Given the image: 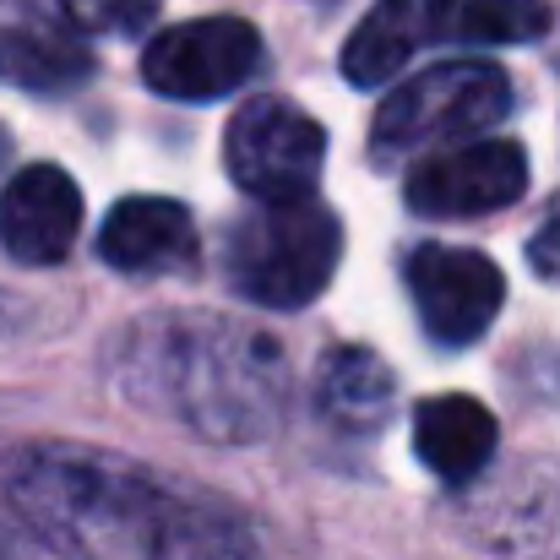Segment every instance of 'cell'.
<instances>
[{
  "label": "cell",
  "instance_id": "cell-9",
  "mask_svg": "<svg viewBox=\"0 0 560 560\" xmlns=\"http://www.w3.org/2000/svg\"><path fill=\"white\" fill-rule=\"evenodd\" d=\"M196 250H201L196 218L170 196H126L98 229V256L137 278L186 272Z\"/></svg>",
  "mask_w": 560,
  "mask_h": 560
},
{
  "label": "cell",
  "instance_id": "cell-6",
  "mask_svg": "<svg viewBox=\"0 0 560 560\" xmlns=\"http://www.w3.org/2000/svg\"><path fill=\"white\" fill-rule=\"evenodd\" d=\"M413 311L441 349H468L490 332L506 300V278L490 256L463 245H419L402 267Z\"/></svg>",
  "mask_w": 560,
  "mask_h": 560
},
{
  "label": "cell",
  "instance_id": "cell-17",
  "mask_svg": "<svg viewBox=\"0 0 560 560\" xmlns=\"http://www.w3.org/2000/svg\"><path fill=\"white\" fill-rule=\"evenodd\" d=\"M0 560H22V550H16V539L0 528Z\"/></svg>",
  "mask_w": 560,
  "mask_h": 560
},
{
  "label": "cell",
  "instance_id": "cell-4",
  "mask_svg": "<svg viewBox=\"0 0 560 560\" xmlns=\"http://www.w3.org/2000/svg\"><path fill=\"white\" fill-rule=\"evenodd\" d=\"M223 164L234 186L256 201H283V196H311L327 164V131L289 98H250L234 109L223 131Z\"/></svg>",
  "mask_w": 560,
  "mask_h": 560
},
{
  "label": "cell",
  "instance_id": "cell-18",
  "mask_svg": "<svg viewBox=\"0 0 560 560\" xmlns=\"http://www.w3.org/2000/svg\"><path fill=\"white\" fill-rule=\"evenodd\" d=\"M5 159H11V137L0 131V164H5Z\"/></svg>",
  "mask_w": 560,
  "mask_h": 560
},
{
  "label": "cell",
  "instance_id": "cell-8",
  "mask_svg": "<svg viewBox=\"0 0 560 560\" xmlns=\"http://www.w3.org/2000/svg\"><path fill=\"white\" fill-rule=\"evenodd\" d=\"M82 229V190L55 164H27L0 190V250L22 267H55Z\"/></svg>",
  "mask_w": 560,
  "mask_h": 560
},
{
  "label": "cell",
  "instance_id": "cell-12",
  "mask_svg": "<svg viewBox=\"0 0 560 560\" xmlns=\"http://www.w3.org/2000/svg\"><path fill=\"white\" fill-rule=\"evenodd\" d=\"M93 77V55L55 27H11L0 33V82L22 93H71Z\"/></svg>",
  "mask_w": 560,
  "mask_h": 560
},
{
  "label": "cell",
  "instance_id": "cell-13",
  "mask_svg": "<svg viewBox=\"0 0 560 560\" xmlns=\"http://www.w3.org/2000/svg\"><path fill=\"white\" fill-rule=\"evenodd\" d=\"M316 402L343 430H375V424H386V408H392V375L365 349H338L322 360Z\"/></svg>",
  "mask_w": 560,
  "mask_h": 560
},
{
  "label": "cell",
  "instance_id": "cell-11",
  "mask_svg": "<svg viewBox=\"0 0 560 560\" xmlns=\"http://www.w3.org/2000/svg\"><path fill=\"white\" fill-rule=\"evenodd\" d=\"M413 452L435 479L468 485L495 457V413L479 397H463V392L424 397L419 413H413Z\"/></svg>",
  "mask_w": 560,
  "mask_h": 560
},
{
  "label": "cell",
  "instance_id": "cell-10",
  "mask_svg": "<svg viewBox=\"0 0 560 560\" xmlns=\"http://www.w3.org/2000/svg\"><path fill=\"white\" fill-rule=\"evenodd\" d=\"M457 0H375L343 44V77L354 88L392 82L424 44H435L452 22Z\"/></svg>",
  "mask_w": 560,
  "mask_h": 560
},
{
  "label": "cell",
  "instance_id": "cell-2",
  "mask_svg": "<svg viewBox=\"0 0 560 560\" xmlns=\"http://www.w3.org/2000/svg\"><path fill=\"white\" fill-rule=\"evenodd\" d=\"M338 261H343V229L311 196L261 201L250 218L229 229V250H223L229 283L267 311L311 305L332 283Z\"/></svg>",
  "mask_w": 560,
  "mask_h": 560
},
{
  "label": "cell",
  "instance_id": "cell-5",
  "mask_svg": "<svg viewBox=\"0 0 560 560\" xmlns=\"http://www.w3.org/2000/svg\"><path fill=\"white\" fill-rule=\"evenodd\" d=\"M261 33L245 16H196L180 27H164L142 49V82L164 98L207 104L234 88H245L261 71Z\"/></svg>",
  "mask_w": 560,
  "mask_h": 560
},
{
  "label": "cell",
  "instance_id": "cell-14",
  "mask_svg": "<svg viewBox=\"0 0 560 560\" xmlns=\"http://www.w3.org/2000/svg\"><path fill=\"white\" fill-rule=\"evenodd\" d=\"M452 16L468 44H528L550 27L545 0H463Z\"/></svg>",
  "mask_w": 560,
  "mask_h": 560
},
{
  "label": "cell",
  "instance_id": "cell-1",
  "mask_svg": "<svg viewBox=\"0 0 560 560\" xmlns=\"http://www.w3.org/2000/svg\"><path fill=\"white\" fill-rule=\"evenodd\" d=\"M0 495L60 560H256V539L218 501L88 446H16Z\"/></svg>",
  "mask_w": 560,
  "mask_h": 560
},
{
  "label": "cell",
  "instance_id": "cell-16",
  "mask_svg": "<svg viewBox=\"0 0 560 560\" xmlns=\"http://www.w3.org/2000/svg\"><path fill=\"white\" fill-rule=\"evenodd\" d=\"M528 267L545 283H560V196H556V207L545 212V223L534 229V240H528Z\"/></svg>",
  "mask_w": 560,
  "mask_h": 560
},
{
  "label": "cell",
  "instance_id": "cell-7",
  "mask_svg": "<svg viewBox=\"0 0 560 560\" xmlns=\"http://www.w3.org/2000/svg\"><path fill=\"white\" fill-rule=\"evenodd\" d=\"M528 190V153L517 142H457L408 175V207L424 218H485Z\"/></svg>",
  "mask_w": 560,
  "mask_h": 560
},
{
  "label": "cell",
  "instance_id": "cell-15",
  "mask_svg": "<svg viewBox=\"0 0 560 560\" xmlns=\"http://www.w3.org/2000/svg\"><path fill=\"white\" fill-rule=\"evenodd\" d=\"M60 11L82 33H137L153 22L159 0H60Z\"/></svg>",
  "mask_w": 560,
  "mask_h": 560
},
{
  "label": "cell",
  "instance_id": "cell-3",
  "mask_svg": "<svg viewBox=\"0 0 560 560\" xmlns=\"http://www.w3.org/2000/svg\"><path fill=\"white\" fill-rule=\"evenodd\" d=\"M512 109V82L490 60H441L397 82L371 126V148L381 159H413L430 148L468 142L490 131Z\"/></svg>",
  "mask_w": 560,
  "mask_h": 560
}]
</instances>
